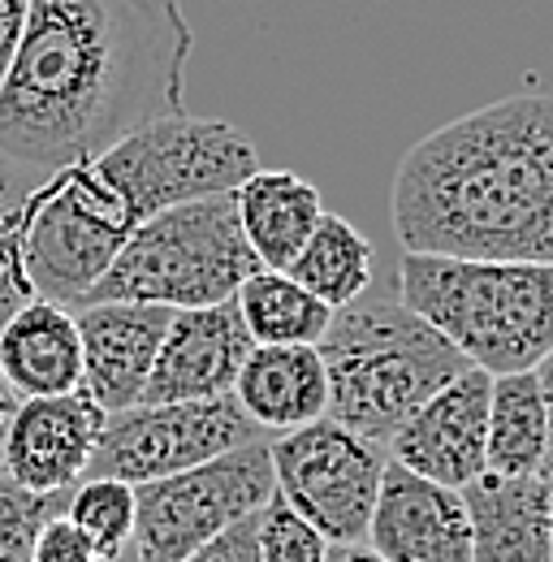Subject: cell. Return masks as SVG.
Segmentation results:
<instances>
[{"label":"cell","instance_id":"1","mask_svg":"<svg viewBox=\"0 0 553 562\" xmlns=\"http://www.w3.org/2000/svg\"><path fill=\"white\" fill-rule=\"evenodd\" d=\"M191 48L178 0H31L0 82V160L53 173L187 113Z\"/></svg>","mask_w":553,"mask_h":562},{"label":"cell","instance_id":"2","mask_svg":"<svg viewBox=\"0 0 553 562\" xmlns=\"http://www.w3.org/2000/svg\"><path fill=\"white\" fill-rule=\"evenodd\" d=\"M256 169V143L229 122L191 113L147 122L109 151L35 182L22 234L26 278L40 299L74 307L147 216L234 191Z\"/></svg>","mask_w":553,"mask_h":562},{"label":"cell","instance_id":"3","mask_svg":"<svg viewBox=\"0 0 553 562\" xmlns=\"http://www.w3.org/2000/svg\"><path fill=\"white\" fill-rule=\"evenodd\" d=\"M390 209L403 251L553 265V95H506L424 135Z\"/></svg>","mask_w":553,"mask_h":562},{"label":"cell","instance_id":"4","mask_svg":"<svg viewBox=\"0 0 553 562\" xmlns=\"http://www.w3.org/2000/svg\"><path fill=\"white\" fill-rule=\"evenodd\" d=\"M329 376V420L390 446L415 412L472 363L398 294L363 290L316 342Z\"/></svg>","mask_w":553,"mask_h":562},{"label":"cell","instance_id":"5","mask_svg":"<svg viewBox=\"0 0 553 562\" xmlns=\"http://www.w3.org/2000/svg\"><path fill=\"white\" fill-rule=\"evenodd\" d=\"M398 299L488 376L532 372L553 351V265L403 251Z\"/></svg>","mask_w":553,"mask_h":562},{"label":"cell","instance_id":"6","mask_svg":"<svg viewBox=\"0 0 553 562\" xmlns=\"http://www.w3.org/2000/svg\"><path fill=\"white\" fill-rule=\"evenodd\" d=\"M251 273H260V260L242 234L234 191H221L147 216L82 303L122 299L169 312L212 307L234 299Z\"/></svg>","mask_w":553,"mask_h":562},{"label":"cell","instance_id":"7","mask_svg":"<svg viewBox=\"0 0 553 562\" xmlns=\"http://www.w3.org/2000/svg\"><path fill=\"white\" fill-rule=\"evenodd\" d=\"M276 497L269 441L225 450L178 476L135 485V537L109 562H187L225 528L260 515Z\"/></svg>","mask_w":553,"mask_h":562},{"label":"cell","instance_id":"8","mask_svg":"<svg viewBox=\"0 0 553 562\" xmlns=\"http://www.w3.org/2000/svg\"><path fill=\"white\" fill-rule=\"evenodd\" d=\"M273 454L276 497L307 519L329 546H363L372 506L385 472V446L350 432L346 424L320 420L276 432Z\"/></svg>","mask_w":553,"mask_h":562},{"label":"cell","instance_id":"9","mask_svg":"<svg viewBox=\"0 0 553 562\" xmlns=\"http://www.w3.org/2000/svg\"><path fill=\"white\" fill-rule=\"evenodd\" d=\"M251 441H273V437L238 407L234 394L195 398V403H135L104 420L82 481L113 476L126 485H143L200 468L207 459Z\"/></svg>","mask_w":553,"mask_h":562},{"label":"cell","instance_id":"10","mask_svg":"<svg viewBox=\"0 0 553 562\" xmlns=\"http://www.w3.org/2000/svg\"><path fill=\"white\" fill-rule=\"evenodd\" d=\"M109 412L78 385L69 394L22 398L0 437V468L31 493L74 490L95 454Z\"/></svg>","mask_w":553,"mask_h":562},{"label":"cell","instance_id":"11","mask_svg":"<svg viewBox=\"0 0 553 562\" xmlns=\"http://www.w3.org/2000/svg\"><path fill=\"white\" fill-rule=\"evenodd\" d=\"M488 394L493 376L484 368H467L450 385H441L411 420L390 437V459L411 468L450 490H467L488 472L484 441H488Z\"/></svg>","mask_w":553,"mask_h":562},{"label":"cell","instance_id":"12","mask_svg":"<svg viewBox=\"0 0 553 562\" xmlns=\"http://www.w3.org/2000/svg\"><path fill=\"white\" fill-rule=\"evenodd\" d=\"M363 546L385 562H472L467 497L390 459Z\"/></svg>","mask_w":553,"mask_h":562},{"label":"cell","instance_id":"13","mask_svg":"<svg viewBox=\"0 0 553 562\" xmlns=\"http://www.w3.org/2000/svg\"><path fill=\"white\" fill-rule=\"evenodd\" d=\"M251 347L256 342L234 299L212 307H182L165 329L156 368L138 403H195L234 394V381Z\"/></svg>","mask_w":553,"mask_h":562},{"label":"cell","instance_id":"14","mask_svg":"<svg viewBox=\"0 0 553 562\" xmlns=\"http://www.w3.org/2000/svg\"><path fill=\"white\" fill-rule=\"evenodd\" d=\"M74 321L82 338V390L109 416L135 407L147 390L173 312L156 303L109 299V303H78Z\"/></svg>","mask_w":553,"mask_h":562},{"label":"cell","instance_id":"15","mask_svg":"<svg viewBox=\"0 0 553 562\" xmlns=\"http://www.w3.org/2000/svg\"><path fill=\"white\" fill-rule=\"evenodd\" d=\"M472 562H553V493L541 476L484 472L467 490Z\"/></svg>","mask_w":553,"mask_h":562},{"label":"cell","instance_id":"16","mask_svg":"<svg viewBox=\"0 0 553 562\" xmlns=\"http://www.w3.org/2000/svg\"><path fill=\"white\" fill-rule=\"evenodd\" d=\"M0 368L18 398H48L82 385V338L74 307L31 299L0 329Z\"/></svg>","mask_w":553,"mask_h":562},{"label":"cell","instance_id":"17","mask_svg":"<svg viewBox=\"0 0 553 562\" xmlns=\"http://www.w3.org/2000/svg\"><path fill=\"white\" fill-rule=\"evenodd\" d=\"M234 398L264 432H290L329 416L320 347H251L234 381Z\"/></svg>","mask_w":553,"mask_h":562},{"label":"cell","instance_id":"18","mask_svg":"<svg viewBox=\"0 0 553 562\" xmlns=\"http://www.w3.org/2000/svg\"><path fill=\"white\" fill-rule=\"evenodd\" d=\"M234 204L260 269H281V273L290 269V260L303 251V243L325 216L320 191L290 169H256L247 182L234 187Z\"/></svg>","mask_w":553,"mask_h":562},{"label":"cell","instance_id":"19","mask_svg":"<svg viewBox=\"0 0 553 562\" xmlns=\"http://www.w3.org/2000/svg\"><path fill=\"white\" fill-rule=\"evenodd\" d=\"M550 441V416L537 372L493 376L488 394V441L484 463L493 476H541Z\"/></svg>","mask_w":553,"mask_h":562},{"label":"cell","instance_id":"20","mask_svg":"<svg viewBox=\"0 0 553 562\" xmlns=\"http://www.w3.org/2000/svg\"><path fill=\"white\" fill-rule=\"evenodd\" d=\"M234 303L256 347H316L334 321L329 303H320L307 285L281 269L251 273L238 285Z\"/></svg>","mask_w":553,"mask_h":562},{"label":"cell","instance_id":"21","mask_svg":"<svg viewBox=\"0 0 553 562\" xmlns=\"http://www.w3.org/2000/svg\"><path fill=\"white\" fill-rule=\"evenodd\" d=\"M372 265H376L372 243L346 216L325 212L285 273L338 312L346 303H354L363 290H372Z\"/></svg>","mask_w":553,"mask_h":562},{"label":"cell","instance_id":"22","mask_svg":"<svg viewBox=\"0 0 553 562\" xmlns=\"http://www.w3.org/2000/svg\"><path fill=\"white\" fill-rule=\"evenodd\" d=\"M40 178L44 173L0 160V329L35 299V285L26 278L22 234H26V195L35 191Z\"/></svg>","mask_w":553,"mask_h":562},{"label":"cell","instance_id":"23","mask_svg":"<svg viewBox=\"0 0 553 562\" xmlns=\"http://www.w3.org/2000/svg\"><path fill=\"white\" fill-rule=\"evenodd\" d=\"M135 485L100 476V481H78L69 493L66 515L91 537V546L100 550V559H117L131 537H135Z\"/></svg>","mask_w":553,"mask_h":562},{"label":"cell","instance_id":"24","mask_svg":"<svg viewBox=\"0 0 553 562\" xmlns=\"http://www.w3.org/2000/svg\"><path fill=\"white\" fill-rule=\"evenodd\" d=\"M69 493H31L0 468V562H31L40 528L69 506Z\"/></svg>","mask_w":553,"mask_h":562},{"label":"cell","instance_id":"25","mask_svg":"<svg viewBox=\"0 0 553 562\" xmlns=\"http://www.w3.org/2000/svg\"><path fill=\"white\" fill-rule=\"evenodd\" d=\"M329 541L298 519L281 497H273L260 510V562H325Z\"/></svg>","mask_w":553,"mask_h":562},{"label":"cell","instance_id":"26","mask_svg":"<svg viewBox=\"0 0 553 562\" xmlns=\"http://www.w3.org/2000/svg\"><path fill=\"white\" fill-rule=\"evenodd\" d=\"M31 562H104V559H100V550L91 546V537L61 510V515H53V519L40 528Z\"/></svg>","mask_w":553,"mask_h":562},{"label":"cell","instance_id":"27","mask_svg":"<svg viewBox=\"0 0 553 562\" xmlns=\"http://www.w3.org/2000/svg\"><path fill=\"white\" fill-rule=\"evenodd\" d=\"M187 562H260V515L225 528L221 537L200 546Z\"/></svg>","mask_w":553,"mask_h":562},{"label":"cell","instance_id":"28","mask_svg":"<svg viewBox=\"0 0 553 562\" xmlns=\"http://www.w3.org/2000/svg\"><path fill=\"white\" fill-rule=\"evenodd\" d=\"M26 18H31V0H0V82L13 66V53L22 44Z\"/></svg>","mask_w":553,"mask_h":562},{"label":"cell","instance_id":"29","mask_svg":"<svg viewBox=\"0 0 553 562\" xmlns=\"http://www.w3.org/2000/svg\"><path fill=\"white\" fill-rule=\"evenodd\" d=\"M537 381H541V398H545V416H550V441H545V463H541V481L553 493V351L532 368Z\"/></svg>","mask_w":553,"mask_h":562},{"label":"cell","instance_id":"30","mask_svg":"<svg viewBox=\"0 0 553 562\" xmlns=\"http://www.w3.org/2000/svg\"><path fill=\"white\" fill-rule=\"evenodd\" d=\"M325 562H385L372 546H329Z\"/></svg>","mask_w":553,"mask_h":562},{"label":"cell","instance_id":"31","mask_svg":"<svg viewBox=\"0 0 553 562\" xmlns=\"http://www.w3.org/2000/svg\"><path fill=\"white\" fill-rule=\"evenodd\" d=\"M18 403H22V398L13 394V385H9V376H4V368H0V416H9Z\"/></svg>","mask_w":553,"mask_h":562},{"label":"cell","instance_id":"32","mask_svg":"<svg viewBox=\"0 0 553 562\" xmlns=\"http://www.w3.org/2000/svg\"><path fill=\"white\" fill-rule=\"evenodd\" d=\"M4 420H9V416H0V437H4Z\"/></svg>","mask_w":553,"mask_h":562}]
</instances>
